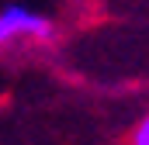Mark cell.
Returning a JSON list of instances; mask_svg holds the SVG:
<instances>
[{
	"label": "cell",
	"mask_w": 149,
	"mask_h": 145,
	"mask_svg": "<svg viewBox=\"0 0 149 145\" xmlns=\"http://www.w3.org/2000/svg\"><path fill=\"white\" fill-rule=\"evenodd\" d=\"M49 41H56V24L49 14H42L28 3H3L0 7V48L49 45Z\"/></svg>",
	"instance_id": "6da1fadb"
},
{
	"label": "cell",
	"mask_w": 149,
	"mask_h": 145,
	"mask_svg": "<svg viewBox=\"0 0 149 145\" xmlns=\"http://www.w3.org/2000/svg\"><path fill=\"white\" fill-rule=\"evenodd\" d=\"M128 145H149V110L139 117V124L132 128V138H128Z\"/></svg>",
	"instance_id": "7a4b0ae2"
}]
</instances>
